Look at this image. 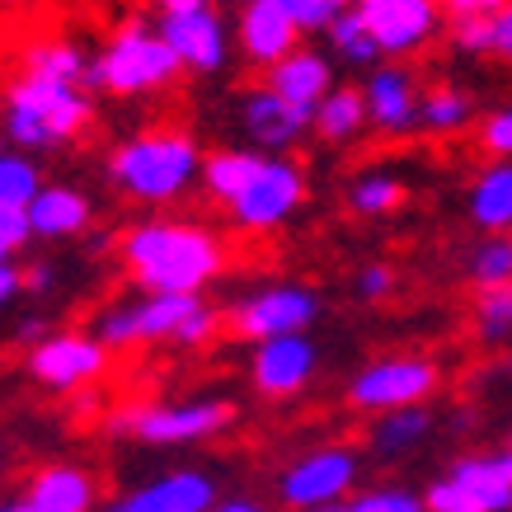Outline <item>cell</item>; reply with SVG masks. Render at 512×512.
Here are the masks:
<instances>
[{
    "label": "cell",
    "mask_w": 512,
    "mask_h": 512,
    "mask_svg": "<svg viewBox=\"0 0 512 512\" xmlns=\"http://www.w3.org/2000/svg\"><path fill=\"white\" fill-rule=\"evenodd\" d=\"M90 66L71 38H29L19 47V76L5 85V141L10 151H57L94 118Z\"/></svg>",
    "instance_id": "6da1fadb"
},
{
    "label": "cell",
    "mask_w": 512,
    "mask_h": 512,
    "mask_svg": "<svg viewBox=\"0 0 512 512\" xmlns=\"http://www.w3.org/2000/svg\"><path fill=\"white\" fill-rule=\"evenodd\" d=\"M127 278L146 296H198L226 268V245L198 221H137L118 240Z\"/></svg>",
    "instance_id": "7a4b0ae2"
},
{
    "label": "cell",
    "mask_w": 512,
    "mask_h": 512,
    "mask_svg": "<svg viewBox=\"0 0 512 512\" xmlns=\"http://www.w3.org/2000/svg\"><path fill=\"white\" fill-rule=\"evenodd\" d=\"M202 165L207 156L184 127H146L109 151V184L132 202L165 207L202 184Z\"/></svg>",
    "instance_id": "3957f363"
},
{
    "label": "cell",
    "mask_w": 512,
    "mask_h": 512,
    "mask_svg": "<svg viewBox=\"0 0 512 512\" xmlns=\"http://www.w3.org/2000/svg\"><path fill=\"white\" fill-rule=\"evenodd\" d=\"M221 329V311L202 296H137L113 301L90 320V334L104 348L132 343H170V348H202Z\"/></svg>",
    "instance_id": "277c9868"
},
{
    "label": "cell",
    "mask_w": 512,
    "mask_h": 512,
    "mask_svg": "<svg viewBox=\"0 0 512 512\" xmlns=\"http://www.w3.org/2000/svg\"><path fill=\"white\" fill-rule=\"evenodd\" d=\"M174 76H184L179 57L170 52V43L160 38L151 19H123L104 38V47L94 52L90 66L94 90L118 94V99H141V94L170 90Z\"/></svg>",
    "instance_id": "5b68a950"
},
{
    "label": "cell",
    "mask_w": 512,
    "mask_h": 512,
    "mask_svg": "<svg viewBox=\"0 0 512 512\" xmlns=\"http://www.w3.org/2000/svg\"><path fill=\"white\" fill-rule=\"evenodd\" d=\"M235 423V404L221 395H202V400H151V404H127L109 419L118 437H132L141 447H193L207 437L226 433Z\"/></svg>",
    "instance_id": "8992f818"
},
{
    "label": "cell",
    "mask_w": 512,
    "mask_h": 512,
    "mask_svg": "<svg viewBox=\"0 0 512 512\" xmlns=\"http://www.w3.org/2000/svg\"><path fill=\"white\" fill-rule=\"evenodd\" d=\"M442 386V367L423 353H386L372 357L367 367H357L343 400L357 414H395V409H419L423 400H433V390Z\"/></svg>",
    "instance_id": "52a82bcc"
},
{
    "label": "cell",
    "mask_w": 512,
    "mask_h": 512,
    "mask_svg": "<svg viewBox=\"0 0 512 512\" xmlns=\"http://www.w3.org/2000/svg\"><path fill=\"white\" fill-rule=\"evenodd\" d=\"M428 512H512V451H480L451 461L423 494Z\"/></svg>",
    "instance_id": "ba28073f"
},
{
    "label": "cell",
    "mask_w": 512,
    "mask_h": 512,
    "mask_svg": "<svg viewBox=\"0 0 512 512\" xmlns=\"http://www.w3.org/2000/svg\"><path fill=\"white\" fill-rule=\"evenodd\" d=\"M357 475H362V456L343 442L315 447L306 456H296L292 466L278 475V498L292 512H315V508H334L348 503Z\"/></svg>",
    "instance_id": "9c48e42d"
},
{
    "label": "cell",
    "mask_w": 512,
    "mask_h": 512,
    "mask_svg": "<svg viewBox=\"0 0 512 512\" xmlns=\"http://www.w3.org/2000/svg\"><path fill=\"white\" fill-rule=\"evenodd\" d=\"M320 320V296L301 282H273L249 292L245 301H235L226 311V329L235 339L249 343H268V339H287V334H306Z\"/></svg>",
    "instance_id": "30bf717a"
},
{
    "label": "cell",
    "mask_w": 512,
    "mask_h": 512,
    "mask_svg": "<svg viewBox=\"0 0 512 512\" xmlns=\"http://www.w3.org/2000/svg\"><path fill=\"white\" fill-rule=\"evenodd\" d=\"M109 367V348L94 339L90 329H62L47 334L38 348L24 353V372L33 386L52 390V395H85V390L104 376Z\"/></svg>",
    "instance_id": "8fae6325"
},
{
    "label": "cell",
    "mask_w": 512,
    "mask_h": 512,
    "mask_svg": "<svg viewBox=\"0 0 512 512\" xmlns=\"http://www.w3.org/2000/svg\"><path fill=\"white\" fill-rule=\"evenodd\" d=\"M357 15L372 29L381 57L409 62L447 33L442 0H357Z\"/></svg>",
    "instance_id": "7c38bea8"
},
{
    "label": "cell",
    "mask_w": 512,
    "mask_h": 512,
    "mask_svg": "<svg viewBox=\"0 0 512 512\" xmlns=\"http://www.w3.org/2000/svg\"><path fill=\"white\" fill-rule=\"evenodd\" d=\"M301 202H306V170L292 156H268L264 170L254 174L245 193L226 207V217H231L235 231L268 235V231H278Z\"/></svg>",
    "instance_id": "4fadbf2b"
},
{
    "label": "cell",
    "mask_w": 512,
    "mask_h": 512,
    "mask_svg": "<svg viewBox=\"0 0 512 512\" xmlns=\"http://www.w3.org/2000/svg\"><path fill=\"white\" fill-rule=\"evenodd\" d=\"M160 38L170 43V52L179 57L184 76H217L231 62V29L221 10H188V15H165L156 19Z\"/></svg>",
    "instance_id": "5bb4252c"
},
{
    "label": "cell",
    "mask_w": 512,
    "mask_h": 512,
    "mask_svg": "<svg viewBox=\"0 0 512 512\" xmlns=\"http://www.w3.org/2000/svg\"><path fill=\"white\" fill-rule=\"evenodd\" d=\"M423 90H428V85H419V76L404 62L367 71L362 99H367V118H372L376 132H381V137H409V132H419Z\"/></svg>",
    "instance_id": "9a60e30c"
},
{
    "label": "cell",
    "mask_w": 512,
    "mask_h": 512,
    "mask_svg": "<svg viewBox=\"0 0 512 512\" xmlns=\"http://www.w3.org/2000/svg\"><path fill=\"white\" fill-rule=\"evenodd\" d=\"M315 367H320V348L306 334H287V339L254 343L249 357V386L259 390L264 400H292L311 386Z\"/></svg>",
    "instance_id": "2e32d148"
},
{
    "label": "cell",
    "mask_w": 512,
    "mask_h": 512,
    "mask_svg": "<svg viewBox=\"0 0 512 512\" xmlns=\"http://www.w3.org/2000/svg\"><path fill=\"white\" fill-rule=\"evenodd\" d=\"M240 127H245V137L254 141V151H264V156H287L296 141L315 127V118L292 109L287 99H278V94L259 80L254 90L240 94Z\"/></svg>",
    "instance_id": "e0dca14e"
},
{
    "label": "cell",
    "mask_w": 512,
    "mask_h": 512,
    "mask_svg": "<svg viewBox=\"0 0 512 512\" xmlns=\"http://www.w3.org/2000/svg\"><path fill=\"white\" fill-rule=\"evenodd\" d=\"M235 43L245 52V62H254L259 71H273L278 62H287L301 47V29L292 15H282L278 5L268 0H245L235 15Z\"/></svg>",
    "instance_id": "ac0fdd59"
},
{
    "label": "cell",
    "mask_w": 512,
    "mask_h": 512,
    "mask_svg": "<svg viewBox=\"0 0 512 512\" xmlns=\"http://www.w3.org/2000/svg\"><path fill=\"white\" fill-rule=\"evenodd\" d=\"M118 503H123V512H212L221 498L217 480L207 470H165L156 480L137 484Z\"/></svg>",
    "instance_id": "d6986e66"
},
{
    "label": "cell",
    "mask_w": 512,
    "mask_h": 512,
    "mask_svg": "<svg viewBox=\"0 0 512 512\" xmlns=\"http://www.w3.org/2000/svg\"><path fill=\"white\" fill-rule=\"evenodd\" d=\"M264 85L278 94V99H287L292 109H301L306 118H315V109L339 90V85H334V62H329V52H315V47H296L287 62L264 71Z\"/></svg>",
    "instance_id": "ffe728a7"
},
{
    "label": "cell",
    "mask_w": 512,
    "mask_h": 512,
    "mask_svg": "<svg viewBox=\"0 0 512 512\" xmlns=\"http://www.w3.org/2000/svg\"><path fill=\"white\" fill-rule=\"evenodd\" d=\"M38 512H94L104 508L99 503V484L85 466H71V461H52V466H38L24 480V494Z\"/></svg>",
    "instance_id": "44dd1931"
},
{
    "label": "cell",
    "mask_w": 512,
    "mask_h": 512,
    "mask_svg": "<svg viewBox=\"0 0 512 512\" xmlns=\"http://www.w3.org/2000/svg\"><path fill=\"white\" fill-rule=\"evenodd\" d=\"M90 198L71 184H47L38 193V202L29 207L33 221V240H66V235H80L90 226Z\"/></svg>",
    "instance_id": "7402d4cb"
},
{
    "label": "cell",
    "mask_w": 512,
    "mask_h": 512,
    "mask_svg": "<svg viewBox=\"0 0 512 512\" xmlns=\"http://www.w3.org/2000/svg\"><path fill=\"white\" fill-rule=\"evenodd\" d=\"M466 207L484 235H512V160H494L475 174Z\"/></svg>",
    "instance_id": "603a6c76"
},
{
    "label": "cell",
    "mask_w": 512,
    "mask_h": 512,
    "mask_svg": "<svg viewBox=\"0 0 512 512\" xmlns=\"http://www.w3.org/2000/svg\"><path fill=\"white\" fill-rule=\"evenodd\" d=\"M264 151H249V146H226V151H212L207 165H202V188H207V198L221 202V207H231L240 193L249 188V179L264 170Z\"/></svg>",
    "instance_id": "cb8c5ba5"
},
{
    "label": "cell",
    "mask_w": 512,
    "mask_h": 512,
    "mask_svg": "<svg viewBox=\"0 0 512 512\" xmlns=\"http://www.w3.org/2000/svg\"><path fill=\"white\" fill-rule=\"evenodd\" d=\"M433 433V414L428 409H395V414H381L372 419V433H367V447L381 456V461H395V456H409L419 451Z\"/></svg>",
    "instance_id": "d4e9b609"
},
{
    "label": "cell",
    "mask_w": 512,
    "mask_h": 512,
    "mask_svg": "<svg viewBox=\"0 0 512 512\" xmlns=\"http://www.w3.org/2000/svg\"><path fill=\"white\" fill-rule=\"evenodd\" d=\"M475 123V94L451 85V80H437L423 90V118H419V132L428 137H456Z\"/></svg>",
    "instance_id": "484cf974"
},
{
    "label": "cell",
    "mask_w": 512,
    "mask_h": 512,
    "mask_svg": "<svg viewBox=\"0 0 512 512\" xmlns=\"http://www.w3.org/2000/svg\"><path fill=\"white\" fill-rule=\"evenodd\" d=\"M362 127H372V118H367V99H362V90H353V85H339V90L315 109V137L329 141V146H348V141H357L362 137Z\"/></svg>",
    "instance_id": "4316f807"
},
{
    "label": "cell",
    "mask_w": 512,
    "mask_h": 512,
    "mask_svg": "<svg viewBox=\"0 0 512 512\" xmlns=\"http://www.w3.org/2000/svg\"><path fill=\"white\" fill-rule=\"evenodd\" d=\"M404 202H409V188H404V179L395 170H362L348 184V207L357 217H390V212H400Z\"/></svg>",
    "instance_id": "83f0119b"
},
{
    "label": "cell",
    "mask_w": 512,
    "mask_h": 512,
    "mask_svg": "<svg viewBox=\"0 0 512 512\" xmlns=\"http://www.w3.org/2000/svg\"><path fill=\"white\" fill-rule=\"evenodd\" d=\"M466 278H470V287H480V292H503V287H512V235H484L480 245L470 249Z\"/></svg>",
    "instance_id": "f1b7e54d"
},
{
    "label": "cell",
    "mask_w": 512,
    "mask_h": 512,
    "mask_svg": "<svg viewBox=\"0 0 512 512\" xmlns=\"http://www.w3.org/2000/svg\"><path fill=\"white\" fill-rule=\"evenodd\" d=\"M325 38H329V57H339V62H348V66H372L376 71V62H381V47H376L372 29L362 24L357 5L348 10V15H339L334 24H329Z\"/></svg>",
    "instance_id": "f546056e"
},
{
    "label": "cell",
    "mask_w": 512,
    "mask_h": 512,
    "mask_svg": "<svg viewBox=\"0 0 512 512\" xmlns=\"http://www.w3.org/2000/svg\"><path fill=\"white\" fill-rule=\"evenodd\" d=\"M43 188L47 184L38 165H33V156H24V151H5L0 156V207H24L29 212Z\"/></svg>",
    "instance_id": "4dcf8cb0"
},
{
    "label": "cell",
    "mask_w": 512,
    "mask_h": 512,
    "mask_svg": "<svg viewBox=\"0 0 512 512\" xmlns=\"http://www.w3.org/2000/svg\"><path fill=\"white\" fill-rule=\"evenodd\" d=\"M470 320H475V334H480L484 343L512 339V287H503V292H480Z\"/></svg>",
    "instance_id": "1f68e13d"
},
{
    "label": "cell",
    "mask_w": 512,
    "mask_h": 512,
    "mask_svg": "<svg viewBox=\"0 0 512 512\" xmlns=\"http://www.w3.org/2000/svg\"><path fill=\"white\" fill-rule=\"evenodd\" d=\"M268 5H278L282 15H292L301 33H329L334 19L348 15L343 0H268Z\"/></svg>",
    "instance_id": "d6a6232c"
},
{
    "label": "cell",
    "mask_w": 512,
    "mask_h": 512,
    "mask_svg": "<svg viewBox=\"0 0 512 512\" xmlns=\"http://www.w3.org/2000/svg\"><path fill=\"white\" fill-rule=\"evenodd\" d=\"M475 141L489 160H512V104L484 113L480 127H475Z\"/></svg>",
    "instance_id": "836d02e7"
},
{
    "label": "cell",
    "mask_w": 512,
    "mask_h": 512,
    "mask_svg": "<svg viewBox=\"0 0 512 512\" xmlns=\"http://www.w3.org/2000/svg\"><path fill=\"white\" fill-rule=\"evenodd\" d=\"M503 10H508V0H442L447 29H456V24H494Z\"/></svg>",
    "instance_id": "e575fe53"
},
{
    "label": "cell",
    "mask_w": 512,
    "mask_h": 512,
    "mask_svg": "<svg viewBox=\"0 0 512 512\" xmlns=\"http://www.w3.org/2000/svg\"><path fill=\"white\" fill-rule=\"evenodd\" d=\"M29 240H33L29 212H24V207H0V254L15 259V254H24Z\"/></svg>",
    "instance_id": "d590c367"
},
{
    "label": "cell",
    "mask_w": 512,
    "mask_h": 512,
    "mask_svg": "<svg viewBox=\"0 0 512 512\" xmlns=\"http://www.w3.org/2000/svg\"><path fill=\"white\" fill-rule=\"evenodd\" d=\"M357 296L362 301H386L390 292H395V268L390 264H362L357 268Z\"/></svg>",
    "instance_id": "8d00e7d4"
},
{
    "label": "cell",
    "mask_w": 512,
    "mask_h": 512,
    "mask_svg": "<svg viewBox=\"0 0 512 512\" xmlns=\"http://www.w3.org/2000/svg\"><path fill=\"white\" fill-rule=\"evenodd\" d=\"M29 292V273L15 264V259H0V301L10 306L15 296H24Z\"/></svg>",
    "instance_id": "74e56055"
},
{
    "label": "cell",
    "mask_w": 512,
    "mask_h": 512,
    "mask_svg": "<svg viewBox=\"0 0 512 512\" xmlns=\"http://www.w3.org/2000/svg\"><path fill=\"white\" fill-rule=\"evenodd\" d=\"M151 10H156V19L165 15H188V10H217V0H146Z\"/></svg>",
    "instance_id": "f35d334b"
},
{
    "label": "cell",
    "mask_w": 512,
    "mask_h": 512,
    "mask_svg": "<svg viewBox=\"0 0 512 512\" xmlns=\"http://www.w3.org/2000/svg\"><path fill=\"white\" fill-rule=\"evenodd\" d=\"M494 57L512 62V0H508V10L494 19Z\"/></svg>",
    "instance_id": "ab89813d"
},
{
    "label": "cell",
    "mask_w": 512,
    "mask_h": 512,
    "mask_svg": "<svg viewBox=\"0 0 512 512\" xmlns=\"http://www.w3.org/2000/svg\"><path fill=\"white\" fill-rule=\"evenodd\" d=\"M212 512H268L259 498H221Z\"/></svg>",
    "instance_id": "60d3db41"
},
{
    "label": "cell",
    "mask_w": 512,
    "mask_h": 512,
    "mask_svg": "<svg viewBox=\"0 0 512 512\" xmlns=\"http://www.w3.org/2000/svg\"><path fill=\"white\" fill-rule=\"evenodd\" d=\"M29 273V292H47L52 287V268L47 264H33V268H24Z\"/></svg>",
    "instance_id": "b9f144b4"
},
{
    "label": "cell",
    "mask_w": 512,
    "mask_h": 512,
    "mask_svg": "<svg viewBox=\"0 0 512 512\" xmlns=\"http://www.w3.org/2000/svg\"><path fill=\"white\" fill-rule=\"evenodd\" d=\"M0 512H38V508H33L29 498H10V503H5V508H0Z\"/></svg>",
    "instance_id": "7bdbcfd3"
},
{
    "label": "cell",
    "mask_w": 512,
    "mask_h": 512,
    "mask_svg": "<svg viewBox=\"0 0 512 512\" xmlns=\"http://www.w3.org/2000/svg\"><path fill=\"white\" fill-rule=\"evenodd\" d=\"M315 512H357V498H348V503H334V508H315Z\"/></svg>",
    "instance_id": "ee69618b"
},
{
    "label": "cell",
    "mask_w": 512,
    "mask_h": 512,
    "mask_svg": "<svg viewBox=\"0 0 512 512\" xmlns=\"http://www.w3.org/2000/svg\"><path fill=\"white\" fill-rule=\"evenodd\" d=\"M94 512H123V503H104V508H94Z\"/></svg>",
    "instance_id": "f6af8a7d"
},
{
    "label": "cell",
    "mask_w": 512,
    "mask_h": 512,
    "mask_svg": "<svg viewBox=\"0 0 512 512\" xmlns=\"http://www.w3.org/2000/svg\"><path fill=\"white\" fill-rule=\"evenodd\" d=\"M5 5H10V10H15V5H24V0H5Z\"/></svg>",
    "instance_id": "bcb514c9"
},
{
    "label": "cell",
    "mask_w": 512,
    "mask_h": 512,
    "mask_svg": "<svg viewBox=\"0 0 512 512\" xmlns=\"http://www.w3.org/2000/svg\"><path fill=\"white\" fill-rule=\"evenodd\" d=\"M508 451H512V433H508Z\"/></svg>",
    "instance_id": "7dc6e473"
}]
</instances>
